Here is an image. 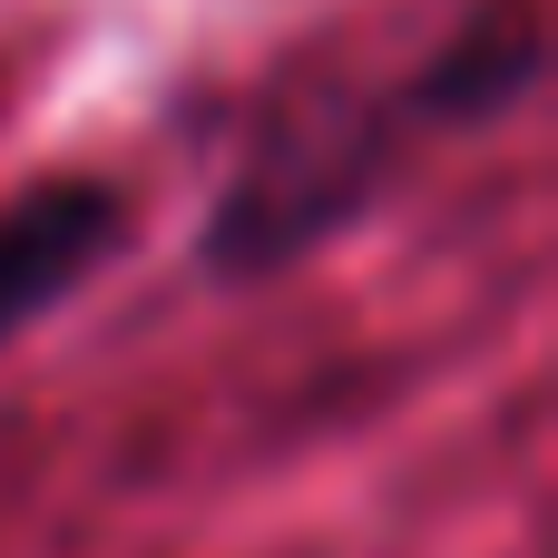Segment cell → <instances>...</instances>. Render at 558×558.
<instances>
[{
  "label": "cell",
  "mask_w": 558,
  "mask_h": 558,
  "mask_svg": "<svg viewBox=\"0 0 558 558\" xmlns=\"http://www.w3.org/2000/svg\"><path fill=\"white\" fill-rule=\"evenodd\" d=\"M422 147V118L402 98V78L383 88H314L284 98L216 177L206 216H196V275L206 284H275L304 255H324L343 226H363L402 157Z\"/></svg>",
  "instance_id": "6da1fadb"
},
{
  "label": "cell",
  "mask_w": 558,
  "mask_h": 558,
  "mask_svg": "<svg viewBox=\"0 0 558 558\" xmlns=\"http://www.w3.org/2000/svg\"><path fill=\"white\" fill-rule=\"evenodd\" d=\"M549 78V29H539V0H471L412 69H402V98L422 118V137H471V128H500L539 98Z\"/></svg>",
  "instance_id": "3957f363"
},
{
  "label": "cell",
  "mask_w": 558,
  "mask_h": 558,
  "mask_svg": "<svg viewBox=\"0 0 558 558\" xmlns=\"http://www.w3.org/2000/svg\"><path fill=\"white\" fill-rule=\"evenodd\" d=\"M137 235V196L98 167H49L0 196V343L49 324L98 265H118Z\"/></svg>",
  "instance_id": "7a4b0ae2"
}]
</instances>
